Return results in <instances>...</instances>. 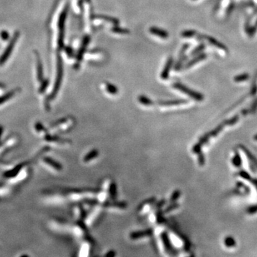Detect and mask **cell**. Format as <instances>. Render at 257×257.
Returning <instances> with one entry per match:
<instances>
[{
	"instance_id": "obj_7",
	"label": "cell",
	"mask_w": 257,
	"mask_h": 257,
	"mask_svg": "<svg viewBox=\"0 0 257 257\" xmlns=\"http://www.w3.org/2000/svg\"><path fill=\"white\" fill-rule=\"evenodd\" d=\"M42 139L45 143H50V144H70L71 141L70 139H62L56 134H50L48 132L42 137Z\"/></svg>"
},
{
	"instance_id": "obj_39",
	"label": "cell",
	"mask_w": 257,
	"mask_h": 257,
	"mask_svg": "<svg viewBox=\"0 0 257 257\" xmlns=\"http://www.w3.org/2000/svg\"><path fill=\"white\" fill-rule=\"evenodd\" d=\"M194 1H196V0H194Z\"/></svg>"
},
{
	"instance_id": "obj_36",
	"label": "cell",
	"mask_w": 257,
	"mask_h": 257,
	"mask_svg": "<svg viewBox=\"0 0 257 257\" xmlns=\"http://www.w3.org/2000/svg\"><path fill=\"white\" fill-rule=\"evenodd\" d=\"M116 256V252L114 251H109L107 254H105V256H109V257H113Z\"/></svg>"
},
{
	"instance_id": "obj_14",
	"label": "cell",
	"mask_w": 257,
	"mask_h": 257,
	"mask_svg": "<svg viewBox=\"0 0 257 257\" xmlns=\"http://www.w3.org/2000/svg\"><path fill=\"white\" fill-rule=\"evenodd\" d=\"M36 74H37V80L39 81H41L43 80V66L42 64H41V59L39 57V55L37 52H36Z\"/></svg>"
},
{
	"instance_id": "obj_23",
	"label": "cell",
	"mask_w": 257,
	"mask_h": 257,
	"mask_svg": "<svg viewBox=\"0 0 257 257\" xmlns=\"http://www.w3.org/2000/svg\"><path fill=\"white\" fill-rule=\"evenodd\" d=\"M206 55H205V54H201V55H200V56H197V57L194 58V59H192V61H190L187 64L186 68H189V67H192V66H193L194 65V64H196V63H198L199 61H203L204 59H206Z\"/></svg>"
},
{
	"instance_id": "obj_21",
	"label": "cell",
	"mask_w": 257,
	"mask_h": 257,
	"mask_svg": "<svg viewBox=\"0 0 257 257\" xmlns=\"http://www.w3.org/2000/svg\"><path fill=\"white\" fill-rule=\"evenodd\" d=\"M127 203L125 202H119V201H114L111 203V202H105L103 204V206H113V207H117V208L120 209H125L127 207Z\"/></svg>"
},
{
	"instance_id": "obj_6",
	"label": "cell",
	"mask_w": 257,
	"mask_h": 257,
	"mask_svg": "<svg viewBox=\"0 0 257 257\" xmlns=\"http://www.w3.org/2000/svg\"><path fill=\"white\" fill-rule=\"evenodd\" d=\"M40 160L41 164H42L44 167H48L49 169L54 170V171L59 172L62 170L63 169L62 165H61L60 163L50 157H46V156L44 157V156L42 155Z\"/></svg>"
},
{
	"instance_id": "obj_38",
	"label": "cell",
	"mask_w": 257,
	"mask_h": 257,
	"mask_svg": "<svg viewBox=\"0 0 257 257\" xmlns=\"http://www.w3.org/2000/svg\"><path fill=\"white\" fill-rule=\"evenodd\" d=\"M86 1H87V2H90V0H86Z\"/></svg>"
},
{
	"instance_id": "obj_25",
	"label": "cell",
	"mask_w": 257,
	"mask_h": 257,
	"mask_svg": "<svg viewBox=\"0 0 257 257\" xmlns=\"http://www.w3.org/2000/svg\"><path fill=\"white\" fill-rule=\"evenodd\" d=\"M112 32L114 33L119 34H128L129 33V31L127 29H124L122 27H119L117 25H115L112 28Z\"/></svg>"
},
{
	"instance_id": "obj_31",
	"label": "cell",
	"mask_w": 257,
	"mask_h": 257,
	"mask_svg": "<svg viewBox=\"0 0 257 257\" xmlns=\"http://www.w3.org/2000/svg\"><path fill=\"white\" fill-rule=\"evenodd\" d=\"M0 36H1L2 39L3 41H7V39H9V32L5 30H3L1 32V33H0Z\"/></svg>"
},
{
	"instance_id": "obj_18",
	"label": "cell",
	"mask_w": 257,
	"mask_h": 257,
	"mask_svg": "<svg viewBox=\"0 0 257 257\" xmlns=\"http://www.w3.org/2000/svg\"><path fill=\"white\" fill-rule=\"evenodd\" d=\"M109 197L112 201H114L117 197V185H116L115 182H112L109 184Z\"/></svg>"
},
{
	"instance_id": "obj_9",
	"label": "cell",
	"mask_w": 257,
	"mask_h": 257,
	"mask_svg": "<svg viewBox=\"0 0 257 257\" xmlns=\"http://www.w3.org/2000/svg\"><path fill=\"white\" fill-rule=\"evenodd\" d=\"M152 234H153V230L152 229H146V230L137 231L132 232V233L130 234V238L133 239V240H135V239L142 238V237L152 236Z\"/></svg>"
},
{
	"instance_id": "obj_13",
	"label": "cell",
	"mask_w": 257,
	"mask_h": 257,
	"mask_svg": "<svg viewBox=\"0 0 257 257\" xmlns=\"http://www.w3.org/2000/svg\"><path fill=\"white\" fill-rule=\"evenodd\" d=\"M161 238H162L163 244H164L166 250L169 252H171V253L174 252V249L172 248L171 241H170L169 240V236H168L167 232H162V234H161Z\"/></svg>"
},
{
	"instance_id": "obj_12",
	"label": "cell",
	"mask_w": 257,
	"mask_h": 257,
	"mask_svg": "<svg viewBox=\"0 0 257 257\" xmlns=\"http://www.w3.org/2000/svg\"><path fill=\"white\" fill-rule=\"evenodd\" d=\"M173 64V59L172 57H169L167 59L166 64H165L164 70H163L162 75H161V78L162 80H167L168 77H169L170 70H171V68Z\"/></svg>"
},
{
	"instance_id": "obj_17",
	"label": "cell",
	"mask_w": 257,
	"mask_h": 257,
	"mask_svg": "<svg viewBox=\"0 0 257 257\" xmlns=\"http://www.w3.org/2000/svg\"><path fill=\"white\" fill-rule=\"evenodd\" d=\"M202 38H204V39H206V40L208 41L209 43H210L211 44L212 46H214V47L216 48H218L219 49H221V50H223L224 51H226V49L224 48V46H223L222 44H220L219 41H217L216 39H214V38L211 37V36H202Z\"/></svg>"
},
{
	"instance_id": "obj_11",
	"label": "cell",
	"mask_w": 257,
	"mask_h": 257,
	"mask_svg": "<svg viewBox=\"0 0 257 257\" xmlns=\"http://www.w3.org/2000/svg\"><path fill=\"white\" fill-rule=\"evenodd\" d=\"M34 132L37 134L39 137L42 138L46 133L49 132V130L42 124V123L37 122L34 124Z\"/></svg>"
},
{
	"instance_id": "obj_37",
	"label": "cell",
	"mask_w": 257,
	"mask_h": 257,
	"mask_svg": "<svg viewBox=\"0 0 257 257\" xmlns=\"http://www.w3.org/2000/svg\"><path fill=\"white\" fill-rule=\"evenodd\" d=\"M4 134V127L3 126L0 125V142L2 141V135Z\"/></svg>"
},
{
	"instance_id": "obj_20",
	"label": "cell",
	"mask_w": 257,
	"mask_h": 257,
	"mask_svg": "<svg viewBox=\"0 0 257 257\" xmlns=\"http://www.w3.org/2000/svg\"><path fill=\"white\" fill-rule=\"evenodd\" d=\"M94 19H102V20L107 21L109 22H110L111 24H114V25H118L119 24V21L118 19L113 18V17H107V16H104V15H96L94 17Z\"/></svg>"
},
{
	"instance_id": "obj_2",
	"label": "cell",
	"mask_w": 257,
	"mask_h": 257,
	"mask_svg": "<svg viewBox=\"0 0 257 257\" xmlns=\"http://www.w3.org/2000/svg\"><path fill=\"white\" fill-rule=\"evenodd\" d=\"M19 140L16 136L9 137L4 142H0V159L4 157L9 151L12 150L17 146Z\"/></svg>"
},
{
	"instance_id": "obj_27",
	"label": "cell",
	"mask_w": 257,
	"mask_h": 257,
	"mask_svg": "<svg viewBox=\"0 0 257 257\" xmlns=\"http://www.w3.org/2000/svg\"><path fill=\"white\" fill-rule=\"evenodd\" d=\"M179 204L178 203H177V202H172V204H170L169 206H168L167 208L164 209V211H163V213H164V214L169 213V212L172 211L173 210L177 209V208H179Z\"/></svg>"
},
{
	"instance_id": "obj_8",
	"label": "cell",
	"mask_w": 257,
	"mask_h": 257,
	"mask_svg": "<svg viewBox=\"0 0 257 257\" xmlns=\"http://www.w3.org/2000/svg\"><path fill=\"white\" fill-rule=\"evenodd\" d=\"M90 41V37L89 36H86L85 38H84L82 43H81V45L80 46V49H79V51L77 53V55H76V66L80 65V62L82 60L83 56L85 54V51L86 50V48H87V46L89 43Z\"/></svg>"
},
{
	"instance_id": "obj_16",
	"label": "cell",
	"mask_w": 257,
	"mask_h": 257,
	"mask_svg": "<svg viewBox=\"0 0 257 257\" xmlns=\"http://www.w3.org/2000/svg\"><path fill=\"white\" fill-rule=\"evenodd\" d=\"M18 90L16 89V90H12V91H9V92H7L6 94H4V95L0 96V106L4 104V103H6L7 102H8L10 99H12V98L14 97V96L16 95V94Z\"/></svg>"
},
{
	"instance_id": "obj_33",
	"label": "cell",
	"mask_w": 257,
	"mask_h": 257,
	"mask_svg": "<svg viewBox=\"0 0 257 257\" xmlns=\"http://www.w3.org/2000/svg\"><path fill=\"white\" fill-rule=\"evenodd\" d=\"M65 51H66V54H67V56L70 58H71L74 56V51H73V49L70 47V46H66V47L65 48Z\"/></svg>"
},
{
	"instance_id": "obj_19",
	"label": "cell",
	"mask_w": 257,
	"mask_h": 257,
	"mask_svg": "<svg viewBox=\"0 0 257 257\" xmlns=\"http://www.w3.org/2000/svg\"><path fill=\"white\" fill-rule=\"evenodd\" d=\"M99 156V151L97 149H93L90 151V152L87 153L84 157V162H90L94 159H95L96 157H97Z\"/></svg>"
},
{
	"instance_id": "obj_24",
	"label": "cell",
	"mask_w": 257,
	"mask_h": 257,
	"mask_svg": "<svg viewBox=\"0 0 257 257\" xmlns=\"http://www.w3.org/2000/svg\"><path fill=\"white\" fill-rule=\"evenodd\" d=\"M105 88L107 92L111 94V95H117V94L118 93V89L117 86L112 85V84H110V83H106Z\"/></svg>"
},
{
	"instance_id": "obj_3",
	"label": "cell",
	"mask_w": 257,
	"mask_h": 257,
	"mask_svg": "<svg viewBox=\"0 0 257 257\" xmlns=\"http://www.w3.org/2000/svg\"><path fill=\"white\" fill-rule=\"evenodd\" d=\"M67 7H66L63 12H61L59 18L58 27H59V36H58V45L60 49H62L64 46V28H65V21L67 15Z\"/></svg>"
},
{
	"instance_id": "obj_34",
	"label": "cell",
	"mask_w": 257,
	"mask_h": 257,
	"mask_svg": "<svg viewBox=\"0 0 257 257\" xmlns=\"http://www.w3.org/2000/svg\"><path fill=\"white\" fill-rule=\"evenodd\" d=\"M247 78H248V76L247 75H241L235 77V81H245L246 80Z\"/></svg>"
},
{
	"instance_id": "obj_35",
	"label": "cell",
	"mask_w": 257,
	"mask_h": 257,
	"mask_svg": "<svg viewBox=\"0 0 257 257\" xmlns=\"http://www.w3.org/2000/svg\"><path fill=\"white\" fill-rule=\"evenodd\" d=\"M204 46L203 45V44H201V45H199L198 47L197 48H196L194 49V51H193V52H192V54H197V53H199V51H201L202 50H203L204 49Z\"/></svg>"
},
{
	"instance_id": "obj_10",
	"label": "cell",
	"mask_w": 257,
	"mask_h": 257,
	"mask_svg": "<svg viewBox=\"0 0 257 257\" xmlns=\"http://www.w3.org/2000/svg\"><path fill=\"white\" fill-rule=\"evenodd\" d=\"M149 32L151 34H153V35L157 36L159 38L167 39L168 37H169V34H168V32L167 31L164 30V29L158 28V27H151L149 29Z\"/></svg>"
},
{
	"instance_id": "obj_5",
	"label": "cell",
	"mask_w": 257,
	"mask_h": 257,
	"mask_svg": "<svg viewBox=\"0 0 257 257\" xmlns=\"http://www.w3.org/2000/svg\"><path fill=\"white\" fill-rule=\"evenodd\" d=\"M173 87L176 89V90L182 91V93L186 94L187 95L189 96L190 97L194 99L196 101H202L204 99V96L201 94H199L198 92H196V91L191 90V89L187 87L186 86L182 85V84L175 83L173 85Z\"/></svg>"
},
{
	"instance_id": "obj_4",
	"label": "cell",
	"mask_w": 257,
	"mask_h": 257,
	"mask_svg": "<svg viewBox=\"0 0 257 257\" xmlns=\"http://www.w3.org/2000/svg\"><path fill=\"white\" fill-rule=\"evenodd\" d=\"M19 37V32H16L14 34L13 37L11 39V41H9V43L8 44V45L6 47V49H4V52L2 53V54L0 56V66H2L3 64H5L6 61L8 60V59L10 56L11 54L12 53V51L14 48V45L17 43V41H18V39Z\"/></svg>"
},
{
	"instance_id": "obj_15",
	"label": "cell",
	"mask_w": 257,
	"mask_h": 257,
	"mask_svg": "<svg viewBox=\"0 0 257 257\" xmlns=\"http://www.w3.org/2000/svg\"><path fill=\"white\" fill-rule=\"evenodd\" d=\"M187 103H188V101L185 99H174L164 101V102H159V104L161 106H165V107H170V106H178L185 104Z\"/></svg>"
},
{
	"instance_id": "obj_32",
	"label": "cell",
	"mask_w": 257,
	"mask_h": 257,
	"mask_svg": "<svg viewBox=\"0 0 257 257\" xmlns=\"http://www.w3.org/2000/svg\"><path fill=\"white\" fill-rule=\"evenodd\" d=\"M166 203H167V201H166V200H165V199L160 200V201L159 202H157V204L155 205L156 209H158V210L161 209V208H162L163 206H164V205L166 204Z\"/></svg>"
},
{
	"instance_id": "obj_22",
	"label": "cell",
	"mask_w": 257,
	"mask_h": 257,
	"mask_svg": "<svg viewBox=\"0 0 257 257\" xmlns=\"http://www.w3.org/2000/svg\"><path fill=\"white\" fill-rule=\"evenodd\" d=\"M138 100H139V102L142 104L147 106V107H149V106H152L154 104L153 101L150 98L147 97V96H146L144 95L139 96V98H138Z\"/></svg>"
},
{
	"instance_id": "obj_1",
	"label": "cell",
	"mask_w": 257,
	"mask_h": 257,
	"mask_svg": "<svg viewBox=\"0 0 257 257\" xmlns=\"http://www.w3.org/2000/svg\"><path fill=\"white\" fill-rule=\"evenodd\" d=\"M63 74H64L63 61H62V59H61V56L59 55V54H58V56H57V70H56V80H55V82H54L53 90H52V91H51V95L49 96L48 100L51 101V100L54 99V98L56 97V95H57L59 91V90H60L61 81H62ZM48 100L46 101V103H45V108L46 109H49Z\"/></svg>"
},
{
	"instance_id": "obj_29",
	"label": "cell",
	"mask_w": 257,
	"mask_h": 257,
	"mask_svg": "<svg viewBox=\"0 0 257 257\" xmlns=\"http://www.w3.org/2000/svg\"><path fill=\"white\" fill-rule=\"evenodd\" d=\"M155 201H156V198L155 197H152V198H151V199H147V201H144V202H143V203L140 205V206L139 207V211H140V210H142L143 208H144V207L146 206V205H147L148 204H154V202H155Z\"/></svg>"
},
{
	"instance_id": "obj_30",
	"label": "cell",
	"mask_w": 257,
	"mask_h": 257,
	"mask_svg": "<svg viewBox=\"0 0 257 257\" xmlns=\"http://www.w3.org/2000/svg\"><path fill=\"white\" fill-rule=\"evenodd\" d=\"M196 32L194 30H185L182 33V36H184V37H192V36H194L195 35Z\"/></svg>"
},
{
	"instance_id": "obj_28",
	"label": "cell",
	"mask_w": 257,
	"mask_h": 257,
	"mask_svg": "<svg viewBox=\"0 0 257 257\" xmlns=\"http://www.w3.org/2000/svg\"><path fill=\"white\" fill-rule=\"evenodd\" d=\"M41 86L40 87L39 89V92L40 94H43L45 90H46V88L48 87V85H49V80H42L41 81Z\"/></svg>"
},
{
	"instance_id": "obj_26",
	"label": "cell",
	"mask_w": 257,
	"mask_h": 257,
	"mask_svg": "<svg viewBox=\"0 0 257 257\" xmlns=\"http://www.w3.org/2000/svg\"><path fill=\"white\" fill-rule=\"evenodd\" d=\"M180 196H181V192L178 189L175 190V191L173 192L171 196H170L169 201L171 203H172V202H176L177 200L179 199Z\"/></svg>"
}]
</instances>
